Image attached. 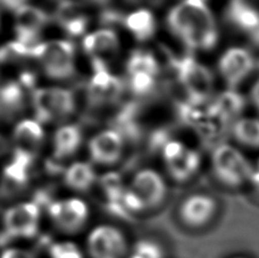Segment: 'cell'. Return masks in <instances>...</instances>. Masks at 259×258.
<instances>
[{
	"instance_id": "25",
	"label": "cell",
	"mask_w": 259,
	"mask_h": 258,
	"mask_svg": "<svg viewBox=\"0 0 259 258\" xmlns=\"http://www.w3.org/2000/svg\"><path fill=\"white\" fill-rule=\"evenodd\" d=\"M126 258H165V252L159 243L145 239L130 248Z\"/></svg>"
},
{
	"instance_id": "28",
	"label": "cell",
	"mask_w": 259,
	"mask_h": 258,
	"mask_svg": "<svg viewBox=\"0 0 259 258\" xmlns=\"http://www.w3.org/2000/svg\"><path fill=\"white\" fill-rule=\"evenodd\" d=\"M0 258H35V255L25 248L8 247L0 252Z\"/></svg>"
},
{
	"instance_id": "18",
	"label": "cell",
	"mask_w": 259,
	"mask_h": 258,
	"mask_svg": "<svg viewBox=\"0 0 259 258\" xmlns=\"http://www.w3.org/2000/svg\"><path fill=\"white\" fill-rule=\"evenodd\" d=\"M81 128L75 124H64L58 127L53 138V153L57 160L71 158L82 145Z\"/></svg>"
},
{
	"instance_id": "11",
	"label": "cell",
	"mask_w": 259,
	"mask_h": 258,
	"mask_svg": "<svg viewBox=\"0 0 259 258\" xmlns=\"http://www.w3.org/2000/svg\"><path fill=\"white\" fill-rule=\"evenodd\" d=\"M163 155L169 175L179 182L193 178L200 167L199 154L180 141L167 142Z\"/></svg>"
},
{
	"instance_id": "17",
	"label": "cell",
	"mask_w": 259,
	"mask_h": 258,
	"mask_svg": "<svg viewBox=\"0 0 259 258\" xmlns=\"http://www.w3.org/2000/svg\"><path fill=\"white\" fill-rule=\"evenodd\" d=\"M228 17L234 26L259 45V12L256 8L243 0H233L228 9Z\"/></svg>"
},
{
	"instance_id": "13",
	"label": "cell",
	"mask_w": 259,
	"mask_h": 258,
	"mask_svg": "<svg viewBox=\"0 0 259 258\" xmlns=\"http://www.w3.org/2000/svg\"><path fill=\"white\" fill-rule=\"evenodd\" d=\"M88 150L92 162L103 166H110L121 159L124 151V139L116 130H104L91 138Z\"/></svg>"
},
{
	"instance_id": "7",
	"label": "cell",
	"mask_w": 259,
	"mask_h": 258,
	"mask_svg": "<svg viewBox=\"0 0 259 258\" xmlns=\"http://www.w3.org/2000/svg\"><path fill=\"white\" fill-rule=\"evenodd\" d=\"M48 215L55 228L63 233L74 234L84 229L90 210L81 198L69 197L53 201L48 206Z\"/></svg>"
},
{
	"instance_id": "4",
	"label": "cell",
	"mask_w": 259,
	"mask_h": 258,
	"mask_svg": "<svg viewBox=\"0 0 259 258\" xmlns=\"http://www.w3.org/2000/svg\"><path fill=\"white\" fill-rule=\"evenodd\" d=\"M211 164L217 180L230 188L243 186L253 175L252 166L246 156L228 144L221 145L214 150Z\"/></svg>"
},
{
	"instance_id": "32",
	"label": "cell",
	"mask_w": 259,
	"mask_h": 258,
	"mask_svg": "<svg viewBox=\"0 0 259 258\" xmlns=\"http://www.w3.org/2000/svg\"><path fill=\"white\" fill-rule=\"evenodd\" d=\"M232 258H246V257H241V256H238V257H232Z\"/></svg>"
},
{
	"instance_id": "9",
	"label": "cell",
	"mask_w": 259,
	"mask_h": 258,
	"mask_svg": "<svg viewBox=\"0 0 259 258\" xmlns=\"http://www.w3.org/2000/svg\"><path fill=\"white\" fill-rule=\"evenodd\" d=\"M178 74L192 103L201 104L212 92L214 79L210 71L192 58H183L178 64Z\"/></svg>"
},
{
	"instance_id": "14",
	"label": "cell",
	"mask_w": 259,
	"mask_h": 258,
	"mask_svg": "<svg viewBox=\"0 0 259 258\" xmlns=\"http://www.w3.org/2000/svg\"><path fill=\"white\" fill-rule=\"evenodd\" d=\"M83 49L103 66L106 59L114 57L118 53L119 38L112 29H99L87 34L83 39Z\"/></svg>"
},
{
	"instance_id": "22",
	"label": "cell",
	"mask_w": 259,
	"mask_h": 258,
	"mask_svg": "<svg viewBox=\"0 0 259 258\" xmlns=\"http://www.w3.org/2000/svg\"><path fill=\"white\" fill-rule=\"evenodd\" d=\"M232 136L238 144L259 149V118L241 117L233 123Z\"/></svg>"
},
{
	"instance_id": "6",
	"label": "cell",
	"mask_w": 259,
	"mask_h": 258,
	"mask_svg": "<svg viewBox=\"0 0 259 258\" xmlns=\"http://www.w3.org/2000/svg\"><path fill=\"white\" fill-rule=\"evenodd\" d=\"M126 236L110 224L97 225L87 237L85 250L90 258H126L130 251Z\"/></svg>"
},
{
	"instance_id": "15",
	"label": "cell",
	"mask_w": 259,
	"mask_h": 258,
	"mask_svg": "<svg viewBox=\"0 0 259 258\" xmlns=\"http://www.w3.org/2000/svg\"><path fill=\"white\" fill-rule=\"evenodd\" d=\"M48 22V16L42 9L24 5L15 11V30L21 44L34 41Z\"/></svg>"
},
{
	"instance_id": "1",
	"label": "cell",
	"mask_w": 259,
	"mask_h": 258,
	"mask_svg": "<svg viewBox=\"0 0 259 258\" xmlns=\"http://www.w3.org/2000/svg\"><path fill=\"white\" fill-rule=\"evenodd\" d=\"M167 25L189 49L206 52L219 42V29L205 0H182L170 9Z\"/></svg>"
},
{
	"instance_id": "12",
	"label": "cell",
	"mask_w": 259,
	"mask_h": 258,
	"mask_svg": "<svg viewBox=\"0 0 259 258\" xmlns=\"http://www.w3.org/2000/svg\"><path fill=\"white\" fill-rule=\"evenodd\" d=\"M255 57L243 47H231L222 54L219 61L221 76L230 87H235L247 79L255 68Z\"/></svg>"
},
{
	"instance_id": "20",
	"label": "cell",
	"mask_w": 259,
	"mask_h": 258,
	"mask_svg": "<svg viewBox=\"0 0 259 258\" xmlns=\"http://www.w3.org/2000/svg\"><path fill=\"white\" fill-rule=\"evenodd\" d=\"M126 29L134 38L145 41L155 34L157 29L156 18L148 9H138L130 13L124 21Z\"/></svg>"
},
{
	"instance_id": "21",
	"label": "cell",
	"mask_w": 259,
	"mask_h": 258,
	"mask_svg": "<svg viewBox=\"0 0 259 258\" xmlns=\"http://www.w3.org/2000/svg\"><path fill=\"white\" fill-rule=\"evenodd\" d=\"M96 75L91 81L90 91L91 97L98 101L113 100L117 97L121 84L116 77L113 76L110 73L103 67H97Z\"/></svg>"
},
{
	"instance_id": "2",
	"label": "cell",
	"mask_w": 259,
	"mask_h": 258,
	"mask_svg": "<svg viewBox=\"0 0 259 258\" xmlns=\"http://www.w3.org/2000/svg\"><path fill=\"white\" fill-rule=\"evenodd\" d=\"M167 197V184L161 174L152 168H142L133 175L121 198L123 209L131 214L157 209Z\"/></svg>"
},
{
	"instance_id": "27",
	"label": "cell",
	"mask_w": 259,
	"mask_h": 258,
	"mask_svg": "<svg viewBox=\"0 0 259 258\" xmlns=\"http://www.w3.org/2000/svg\"><path fill=\"white\" fill-rule=\"evenodd\" d=\"M3 96V101L6 104L7 107H12V108H16L20 106L21 103V90L18 85H7L5 88L4 91L2 92Z\"/></svg>"
},
{
	"instance_id": "31",
	"label": "cell",
	"mask_w": 259,
	"mask_h": 258,
	"mask_svg": "<svg viewBox=\"0 0 259 258\" xmlns=\"http://www.w3.org/2000/svg\"><path fill=\"white\" fill-rule=\"evenodd\" d=\"M91 2H95V3H99V4H101V3L107 2V0H91Z\"/></svg>"
},
{
	"instance_id": "23",
	"label": "cell",
	"mask_w": 259,
	"mask_h": 258,
	"mask_svg": "<svg viewBox=\"0 0 259 258\" xmlns=\"http://www.w3.org/2000/svg\"><path fill=\"white\" fill-rule=\"evenodd\" d=\"M244 107V100L235 91H225L215 101L212 109L223 122L233 119L241 114Z\"/></svg>"
},
{
	"instance_id": "19",
	"label": "cell",
	"mask_w": 259,
	"mask_h": 258,
	"mask_svg": "<svg viewBox=\"0 0 259 258\" xmlns=\"http://www.w3.org/2000/svg\"><path fill=\"white\" fill-rule=\"evenodd\" d=\"M97 175L92 165L85 162L72 163L64 174L66 186L77 192L88 191L96 182Z\"/></svg>"
},
{
	"instance_id": "24",
	"label": "cell",
	"mask_w": 259,
	"mask_h": 258,
	"mask_svg": "<svg viewBox=\"0 0 259 258\" xmlns=\"http://www.w3.org/2000/svg\"><path fill=\"white\" fill-rule=\"evenodd\" d=\"M127 73L131 74H149L157 76L158 64L155 57L147 52L134 53L127 63Z\"/></svg>"
},
{
	"instance_id": "16",
	"label": "cell",
	"mask_w": 259,
	"mask_h": 258,
	"mask_svg": "<svg viewBox=\"0 0 259 258\" xmlns=\"http://www.w3.org/2000/svg\"><path fill=\"white\" fill-rule=\"evenodd\" d=\"M14 145L17 153L33 157L45 141V130L38 119H23L13 132Z\"/></svg>"
},
{
	"instance_id": "3",
	"label": "cell",
	"mask_w": 259,
	"mask_h": 258,
	"mask_svg": "<svg viewBox=\"0 0 259 258\" xmlns=\"http://www.w3.org/2000/svg\"><path fill=\"white\" fill-rule=\"evenodd\" d=\"M39 66L50 79H69L75 73V47L68 40H50L31 49Z\"/></svg>"
},
{
	"instance_id": "30",
	"label": "cell",
	"mask_w": 259,
	"mask_h": 258,
	"mask_svg": "<svg viewBox=\"0 0 259 258\" xmlns=\"http://www.w3.org/2000/svg\"><path fill=\"white\" fill-rule=\"evenodd\" d=\"M250 98H251L252 104L255 105V107L259 110V79L256 81V83L252 87Z\"/></svg>"
},
{
	"instance_id": "26",
	"label": "cell",
	"mask_w": 259,
	"mask_h": 258,
	"mask_svg": "<svg viewBox=\"0 0 259 258\" xmlns=\"http://www.w3.org/2000/svg\"><path fill=\"white\" fill-rule=\"evenodd\" d=\"M49 258H85L84 252L75 242L63 240L56 241L49 246Z\"/></svg>"
},
{
	"instance_id": "10",
	"label": "cell",
	"mask_w": 259,
	"mask_h": 258,
	"mask_svg": "<svg viewBox=\"0 0 259 258\" xmlns=\"http://www.w3.org/2000/svg\"><path fill=\"white\" fill-rule=\"evenodd\" d=\"M219 205L214 197L207 193H192L181 201L178 208V218L184 227L201 229L215 218Z\"/></svg>"
},
{
	"instance_id": "29",
	"label": "cell",
	"mask_w": 259,
	"mask_h": 258,
	"mask_svg": "<svg viewBox=\"0 0 259 258\" xmlns=\"http://www.w3.org/2000/svg\"><path fill=\"white\" fill-rule=\"evenodd\" d=\"M26 2L27 0H0V6L16 11V9L26 5Z\"/></svg>"
},
{
	"instance_id": "8",
	"label": "cell",
	"mask_w": 259,
	"mask_h": 258,
	"mask_svg": "<svg viewBox=\"0 0 259 258\" xmlns=\"http://www.w3.org/2000/svg\"><path fill=\"white\" fill-rule=\"evenodd\" d=\"M40 207L32 201H24L11 206L3 216L5 231L16 239L35 237L40 228Z\"/></svg>"
},
{
	"instance_id": "5",
	"label": "cell",
	"mask_w": 259,
	"mask_h": 258,
	"mask_svg": "<svg viewBox=\"0 0 259 258\" xmlns=\"http://www.w3.org/2000/svg\"><path fill=\"white\" fill-rule=\"evenodd\" d=\"M32 101L40 123L65 121L75 110L74 95L61 87L40 88L34 91Z\"/></svg>"
}]
</instances>
